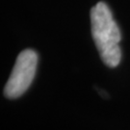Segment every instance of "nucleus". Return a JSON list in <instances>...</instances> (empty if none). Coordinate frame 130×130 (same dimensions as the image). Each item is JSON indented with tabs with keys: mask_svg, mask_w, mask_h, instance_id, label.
Listing matches in <instances>:
<instances>
[{
	"mask_svg": "<svg viewBox=\"0 0 130 130\" xmlns=\"http://www.w3.org/2000/svg\"><path fill=\"white\" fill-rule=\"evenodd\" d=\"M92 35L103 63L116 68L121 59V31L104 2H98L91 10Z\"/></svg>",
	"mask_w": 130,
	"mask_h": 130,
	"instance_id": "1",
	"label": "nucleus"
},
{
	"mask_svg": "<svg viewBox=\"0 0 130 130\" xmlns=\"http://www.w3.org/2000/svg\"><path fill=\"white\" fill-rule=\"evenodd\" d=\"M38 54L34 50L26 49L19 53L5 86L6 98L14 99L21 96L27 91L36 74Z\"/></svg>",
	"mask_w": 130,
	"mask_h": 130,
	"instance_id": "2",
	"label": "nucleus"
}]
</instances>
